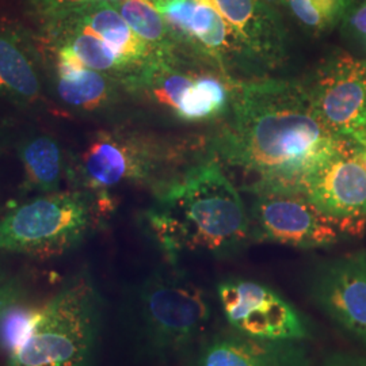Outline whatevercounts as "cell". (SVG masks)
Masks as SVG:
<instances>
[{
	"mask_svg": "<svg viewBox=\"0 0 366 366\" xmlns=\"http://www.w3.org/2000/svg\"><path fill=\"white\" fill-rule=\"evenodd\" d=\"M342 140L316 116L305 84L262 79L234 87L232 117L213 149L219 162L246 175L254 196L304 194Z\"/></svg>",
	"mask_w": 366,
	"mask_h": 366,
	"instance_id": "cell-1",
	"label": "cell"
},
{
	"mask_svg": "<svg viewBox=\"0 0 366 366\" xmlns=\"http://www.w3.org/2000/svg\"><path fill=\"white\" fill-rule=\"evenodd\" d=\"M147 219L172 262L183 252L228 254L251 237L249 210L217 159L159 184Z\"/></svg>",
	"mask_w": 366,
	"mask_h": 366,
	"instance_id": "cell-2",
	"label": "cell"
},
{
	"mask_svg": "<svg viewBox=\"0 0 366 366\" xmlns=\"http://www.w3.org/2000/svg\"><path fill=\"white\" fill-rule=\"evenodd\" d=\"M104 300L81 267L41 307L7 353V366H92L102 332Z\"/></svg>",
	"mask_w": 366,
	"mask_h": 366,
	"instance_id": "cell-3",
	"label": "cell"
},
{
	"mask_svg": "<svg viewBox=\"0 0 366 366\" xmlns=\"http://www.w3.org/2000/svg\"><path fill=\"white\" fill-rule=\"evenodd\" d=\"M134 323L143 353L170 362L197 353L209 337L208 293L181 272L157 270L134 290Z\"/></svg>",
	"mask_w": 366,
	"mask_h": 366,
	"instance_id": "cell-4",
	"label": "cell"
},
{
	"mask_svg": "<svg viewBox=\"0 0 366 366\" xmlns=\"http://www.w3.org/2000/svg\"><path fill=\"white\" fill-rule=\"evenodd\" d=\"M107 204L78 189L34 197L0 216V251L34 259L66 255L97 228Z\"/></svg>",
	"mask_w": 366,
	"mask_h": 366,
	"instance_id": "cell-5",
	"label": "cell"
},
{
	"mask_svg": "<svg viewBox=\"0 0 366 366\" xmlns=\"http://www.w3.org/2000/svg\"><path fill=\"white\" fill-rule=\"evenodd\" d=\"M169 147L157 139L127 129L97 132L66 166L72 189L97 196L122 184H144L157 179L170 160Z\"/></svg>",
	"mask_w": 366,
	"mask_h": 366,
	"instance_id": "cell-6",
	"label": "cell"
},
{
	"mask_svg": "<svg viewBox=\"0 0 366 366\" xmlns=\"http://www.w3.org/2000/svg\"><path fill=\"white\" fill-rule=\"evenodd\" d=\"M249 216L251 236L255 240L293 249L330 247L343 236L362 234L365 228L330 217L304 194H257Z\"/></svg>",
	"mask_w": 366,
	"mask_h": 366,
	"instance_id": "cell-7",
	"label": "cell"
},
{
	"mask_svg": "<svg viewBox=\"0 0 366 366\" xmlns=\"http://www.w3.org/2000/svg\"><path fill=\"white\" fill-rule=\"evenodd\" d=\"M222 315L229 327L251 338L305 340L311 337L307 319L273 289L244 278H228L217 285Z\"/></svg>",
	"mask_w": 366,
	"mask_h": 366,
	"instance_id": "cell-8",
	"label": "cell"
},
{
	"mask_svg": "<svg viewBox=\"0 0 366 366\" xmlns=\"http://www.w3.org/2000/svg\"><path fill=\"white\" fill-rule=\"evenodd\" d=\"M315 305L366 346V251L322 264L311 281Z\"/></svg>",
	"mask_w": 366,
	"mask_h": 366,
	"instance_id": "cell-9",
	"label": "cell"
},
{
	"mask_svg": "<svg viewBox=\"0 0 366 366\" xmlns=\"http://www.w3.org/2000/svg\"><path fill=\"white\" fill-rule=\"evenodd\" d=\"M307 90L325 127L343 134L366 110V60L346 52L332 54L316 69Z\"/></svg>",
	"mask_w": 366,
	"mask_h": 366,
	"instance_id": "cell-10",
	"label": "cell"
},
{
	"mask_svg": "<svg viewBox=\"0 0 366 366\" xmlns=\"http://www.w3.org/2000/svg\"><path fill=\"white\" fill-rule=\"evenodd\" d=\"M358 147L343 136L340 149L307 183L304 196L330 217L365 227L366 171L357 159Z\"/></svg>",
	"mask_w": 366,
	"mask_h": 366,
	"instance_id": "cell-11",
	"label": "cell"
},
{
	"mask_svg": "<svg viewBox=\"0 0 366 366\" xmlns=\"http://www.w3.org/2000/svg\"><path fill=\"white\" fill-rule=\"evenodd\" d=\"M194 366H311V357L302 340H258L231 328L205 340Z\"/></svg>",
	"mask_w": 366,
	"mask_h": 366,
	"instance_id": "cell-12",
	"label": "cell"
},
{
	"mask_svg": "<svg viewBox=\"0 0 366 366\" xmlns=\"http://www.w3.org/2000/svg\"><path fill=\"white\" fill-rule=\"evenodd\" d=\"M231 27L242 53L263 66L285 59V34L273 9L263 0H210Z\"/></svg>",
	"mask_w": 366,
	"mask_h": 366,
	"instance_id": "cell-13",
	"label": "cell"
},
{
	"mask_svg": "<svg viewBox=\"0 0 366 366\" xmlns=\"http://www.w3.org/2000/svg\"><path fill=\"white\" fill-rule=\"evenodd\" d=\"M157 11L175 41L184 39L217 61L242 53L231 27L210 0H171L157 7Z\"/></svg>",
	"mask_w": 366,
	"mask_h": 366,
	"instance_id": "cell-14",
	"label": "cell"
},
{
	"mask_svg": "<svg viewBox=\"0 0 366 366\" xmlns=\"http://www.w3.org/2000/svg\"><path fill=\"white\" fill-rule=\"evenodd\" d=\"M42 54L22 27L0 24V95L31 107L42 101Z\"/></svg>",
	"mask_w": 366,
	"mask_h": 366,
	"instance_id": "cell-15",
	"label": "cell"
},
{
	"mask_svg": "<svg viewBox=\"0 0 366 366\" xmlns=\"http://www.w3.org/2000/svg\"><path fill=\"white\" fill-rule=\"evenodd\" d=\"M41 52L48 61L53 94L60 104L80 114L99 112L112 104L118 80L81 66L66 53Z\"/></svg>",
	"mask_w": 366,
	"mask_h": 366,
	"instance_id": "cell-16",
	"label": "cell"
},
{
	"mask_svg": "<svg viewBox=\"0 0 366 366\" xmlns=\"http://www.w3.org/2000/svg\"><path fill=\"white\" fill-rule=\"evenodd\" d=\"M66 14L90 27L139 72L148 61L160 56L132 30L110 0H98Z\"/></svg>",
	"mask_w": 366,
	"mask_h": 366,
	"instance_id": "cell-17",
	"label": "cell"
},
{
	"mask_svg": "<svg viewBox=\"0 0 366 366\" xmlns=\"http://www.w3.org/2000/svg\"><path fill=\"white\" fill-rule=\"evenodd\" d=\"M18 157L24 167V192L48 194L61 190L66 157L56 137L46 133L29 136L18 145Z\"/></svg>",
	"mask_w": 366,
	"mask_h": 366,
	"instance_id": "cell-18",
	"label": "cell"
},
{
	"mask_svg": "<svg viewBox=\"0 0 366 366\" xmlns=\"http://www.w3.org/2000/svg\"><path fill=\"white\" fill-rule=\"evenodd\" d=\"M132 30L160 56H175L177 41L149 0H110Z\"/></svg>",
	"mask_w": 366,
	"mask_h": 366,
	"instance_id": "cell-19",
	"label": "cell"
},
{
	"mask_svg": "<svg viewBox=\"0 0 366 366\" xmlns=\"http://www.w3.org/2000/svg\"><path fill=\"white\" fill-rule=\"evenodd\" d=\"M229 104V92L220 79L198 75L184 92L175 116L183 121H202L220 116Z\"/></svg>",
	"mask_w": 366,
	"mask_h": 366,
	"instance_id": "cell-20",
	"label": "cell"
},
{
	"mask_svg": "<svg viewBox=\"0 0 366 366\" xmlns=\"http://www.w3.org/2000/svg\"><path fill=\"white\" fill-rule=\"evenodd\" d=\"M36 307H29L25 301L13 305L0 319V350L9 353L25 332Z\"/></svg>",
	"mask_w": 366,
	"mask_h": 366,
	"instance_id": "cell-21",
	"label": "cell"
},
{
	"mask_svg": "<svg viewBox=\"0 0 366 366\" xmlns=\"http://www.w3.org/2000/svg\"><path fill=\"white\" fill-rule=\"evenodd\" d=\"M94 1L98 0H30V6L42 22H46Z\"/></svg>",
	"mask_w": 366,
	"mask_h": 366,
	"instance_id": "cell-22",
	"label": "cell"
},
{
	"mask_svg": "<svg viewBox=\"0 0 366 366\" xmlns=\"http://www.w3.org/2000/svg\"><path fill=\"white\" fill-rule=\"evenodd\" d=\"M289 9L295 16L300 21L304 26L314 30V31H322L326 29V24L320 14L315 9L311 0H287Z\"/></svg>",
	"mask_w": 366,
	"mask_h": 366,
	"instance_id": "cell-23",
	"label": "cell"
},
{
	"mask_svg": "<svg viewBox=\"0 0 366 366\" xmlns=\"http://www.w3.org/2000/svg\"><path fill=\"white\" fill-rule=\"evenodd\" d=\"M26 288L19 278H10L0 285V319L13 305L25 301Z\"/></svg>",
	"mask_w": 366,
	"mask_h": 366,
	"instance_id": "cell-24",
	"label": "cell"
},
{
	"mask_svg": "<svg viewBox=\"0 0 366 366\" xmlns=\"http://www.w3.org/2000/svg\"><path fill=\"white\" fill-rule=\"evenodd\" d=\"M346 26L354 37L366 44V0L352 11L346 13Z\"/></svg>",
	"mask_w": 366,
	"mask_h": 366,
	"instance_id": "cell-25",
	"label": "cell"
},
{
	"mask_svg": "<svg viewBox=\"0 0 366 366\" xmlns=\"http://www.w3.org/2000/svg\"><path fill=\"white\" fill-rule=\"evenodd\" d=\"M315 9L323 18L326 26H331L345 14V0H311Z\"/></svg>",
	"mask_w": 366,
	"mask_h": 366,
	"instance_id": "cell-26",
	"label": "cell"
},
{
	"mask_svg": "<svg viewBox=\"0 0 366 366\" xmlns=\"http://www.w3.org/2000/svg\"><path fill=\"white\" fill-rule=\"evenodd\" d=\"M319 366H366V357L354 353H334Z\"/></svg>",
	"mask_w": 366,
	"mask_h": 366,
	"instance_id": "cell-27",
	"label": "cell"
},
{
	"mask_svg": "<svg viewBox=\"0 0 366 366\" xmlns=\"http://www.w3.org/2000/svg\"><path fill=\"white\" fill-rule=\"evenodd\" d=\"M343 136L350 137L357 144L366 149V110L354 121L347 131H345Z\"/></svg>",
	"mask_w": 366,
	"mask_h": 366,
	"instance_id": "cell-28",
	"label": "cell"
},
{
	"mask_svg": "<svg viewBox=\"0 0 366 366\" xmlns=\"http://www.w3.org/2000/svg\"><path fill=\"white\" fill-rule=\"evenodd\" d=\"M365 0H345V14L352 11L357 6L364 3Z\"/></svg>",
	"mask_w": 366,
	"mask_h": 366,
	"instance_id": "cell-29",
	"label": "cell"
},
{
	"mask_svg": "<svg viewBox=\"0 0 366 366\" xmlns=\"http://www.w3.org/2000/svg\"><path fill=\"white\" fill-rule=\"evenodd\" d=\"M357 159H358V162L362 164V167H364L366 171V149L365 148H362L361 145H360L358 149H357Z\"/></svg>",
	"mask_w": 366,
	"mask_h": 366,
	"instance_id": "cell-30",
	"label": "cell"
},
{
	"mask_svg": "<svg viewBox=\"0 0 366 366\" xmlns=\"http://www.w3.org/2000/svg\"><path fill=\"white\" fill-rule=\"evenodd\" d=\"M9 280H10V275L7 274L4 270L0 269V285L6 284Z\"/></svg>",
	"mask_w": 366,
	"mask_h": 366,
	"instance_id": "cell-31",
	"label": "cell"
},
{
	"mask_svg": "<svg viewBox=\"0 0 366 366\" xmlns=\"http://www.w3.org/2000/svg\"><path fill=\"white\" fill-rule=\"evenodd\" d=\"M155 7H160V6H163V4H166V3H169L171 0H149Z\"/></svg>",
	"mask_w": 366,
	"mask_h": 366,
	"instance_id": "cell-32",
	"label": "cell"
}]
</instances>
